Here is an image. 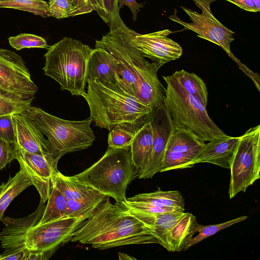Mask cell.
Instances as JSON below:
<instances>
[{
    "mask_svg": "<svg viewBox=\"0 0 260 260\" xmlns=\"http://www.w3.org/2000/svg\"><path fill=\"white\" fill-rule=\"evenodd\" d=\"M71 241L101 250L127 245H161L122 203L112 204L107 196L74 232Z\"/></svg>",
    "mask_w": 260,
    "mask_h": 260,
    "instance_id": "cell-1",
    "label": "cell"
},
{
    "mask_svg": "<svg viewBox=\"0 0 260 260\" xmlns=\"http://www.w3.org/2000/svg\"><path fill=\"white\" fill-rule=\"evenodd\" d=\"M87 91L83 97L95 125L110 131L122 123L148 119L152 109L118 85L99 80L87 79Z\"/></svg>",
    "mask_w": 260,
    "mask_h": 260,
    "instance_id": "cell-2",
    "label": "cell"
},
{
    "mask_svg": "<svg viewBox=\"0 0 260 260\" xmlns=\"http://www.w3.org/2000/svg\"><path fill=\"white\" fill-rule=\"evenodd\" d=\"M93 49L82 42L64 37L50 46L44 55V74L55 80L62 90L83 96L87 81V66Z\"/></svg>",
    "mask_w": 260,
    "mask_h": 260,
    "instance_id": "cell-3",
    "label": "cell"
},
{
    "mask_svg": "<svg viewBox=\"0 0 260 260\" xmlns=\"http://www.w3.org/2000/svg\"><path fill=\"white\" fill-rule=\"evenodd\" d=\"M138 174L130 149L108 147L99 160L73 176L116 202L122 203L126 198L128 185L138 178Z\"/></svg>",
    "mask_w": 260,
    "mask_h": 260,
    "instance_id": "cell-4",
    "label": "cell"
},
{
    "mask_svg": "<svg viewBox=\"0 0 260 260\" xmlns=\"http://www.w3.org/2000/svg\"><path fill=\"white\" fill-rule=\"evenodd\" d=\"M108 25L109 32L96 41L95 48L105 50L114 57L126 90L135 96L141 78L158 69L153 63L147 61L133 44L132 40L137 32L126 26L121 19Z\"/></svg>",
    "mask_w": 260,
    "mask_h": 260,
    "instance_id": "cell-5",
    "label": "cell"
},
{
    "mask_svg": "<svg viewBox=\"0 0 260 260\" xmlns=\"http://www.w3.org/2000/svg\"><path fill=\"white\" fill-rule=\"evenodd\" d=\"M24 113L46 136L51 153L58 159L66 153L88 148L95 139L90 117L81 121L68 120L31 106Z\"/></svg>",
    "mask_w": 260,
    "mask_h": 260,
    "instance_id": "cell-6",
    "label": "cell"
},
{
    "mask_svg": "<svg viewBox=\"0 0 260 260\" xmlns=\"http://www.w3.org/2000/svg\"><path fill=\"white\" fill-rule=\"evenodd\" d=\"M164 103L175 128L188 130L204 142L225 135L210 118L206 106L196 97L167 84Z\"/></svg>",
    "mask_w": 260,
    "mask_h": 260,
    "instance_id": "cell-7",
    "label": "cell"
},
{
    "mask_svg": "<svg viewBox=\"0 0 260 260\" xmlns=\"http://www.w3.org/2000/svg\"><path fill=\"white\" fill-rule=\"evenodd\" d=\"M229 194L230 199L260 178V125L251 127L241 136L232 158Z\"/></svg>",
    "mask_w": 260,
    "mask_h": 260,
    "instance_id": "cell-8",
    "label": "cell"
},
{
    "mask_svg": "<svg viewBox=\"0 0 260 260\" xmlns=\"http://www.w3.org/2000/svg\"><path fill=\"white\" fill-rule=\"evenodd\" d=\"M37 90L21 56L0 48V98L12 102L31 104Z\"/></svg>",
    "mask_w": 260,
    "mask_h": 260,
    "instance_id": "cell-9",
    "label": "cell"
},
{
    "mask_svg": "<svg viewBox=\"0 0 260 260\" xmlns=\"http://www.w3.org/2000/svg\"><path fill=\"white\" fill-rule=\"evenodd\" d=\"M202 11L199 13L190 9L181 6L188 15L191 22H186L177 17L176 13L169 18L183 26L184 29L194 31L198 36L220 46L238 66L241 64L232 53L230 49L231 42L234 40V32L222 24L212 14L210 4L216 0H192Z\"/></svg>",
    "mask_w": 260,
    "mask_h": 260,
    "instance_id": "cell-10",
    "label": "cell"
},
{
    "mask_svg": "<svg viewBox=\"0 0 260 260\" xmlns=\"http://www.w3.org/2000/svg\"><path fill=\"white\" fill-rule=\"evenodd\" d=\"M85 219L64 217L42 224L37 223L28 231L25 247L29 250L54 252L71 241L74 232Z\"/></svg>",
    "mask_w": 260,
    "mask_h": 260,
    "instance_id": "cell-11",
    "label": "cell"
},
{
    "mask_svg": "<svg viewBox=\"0 0 260 260\" xmlns=\"http://www.w3.org/2000/svg\"><path fill=\"white\" fill-rule=\"evenodd\" d=\"M149 120L153 133V145L149 161L139 172V179L151 178L162 168L168 141L175 127L171 115L165 103L152 110Z\"/></svg>",
    "mask_w": 260,
    "mask_h": 260,
    "instance_id": "cell-12",
    "label": "cell"
},
{
    "mask_svg": "<svg viewBox=\"0 0 260 260\" xmlns=\"http://www.w3.org/2000/svg\"><path fill=\"white\" fill-rule=\"evenodd\" d=\"M205 144L190 131L175 128L168 141L160 172L192 168Z\"/></svg>",
    "mask_w": 260,
    "mask_h": 260,
    "instance_id": "cell-13",
    "label": "cell"
},
{
    "mask_svg": "<svg viewBox=\"0 0 260 260\" xmlns=\"http://www.w3.org/2000/svg\"><path fill=\"white\" fill-rule=\"evenodd\" d=\"M15 159L28 173L38 191L41 201L45 203L52 187V180L58 171L59 159L52 154L31 153L15 147Z\"/></svg>",
    "mask_w": 260,
    "mask_h": 260,
    "instance_id": "cell-14",
    "label": "cell"
},
{
    "mask_svg": "<svg viewBox=\"0 0 260 260\" xmlns=\"http://www.w3.org/2000/svg\"><path fill=\"white\" fill-rule=\"evenodd\" d=\"M171 33L167 29L143 35L136 32L132 42L144 57L150 58L159 69L165 63L180 58L182 54L179 44L168 37Z\"/></svg>",
    "mask_w": 260,
    "mask_h": 260,
    "instance_id": "cell-15",
    "label": "cell"
},
{
    "mask_svg": "<svg viewBox=\"0 0 260 260\" xmlns=\"http://www.w3.org/2000/svg\"><path fill=\"white\" fill-rule=\"evenodd\" d=\"M12 119L15 147L31 153L52 154L42 132L24 112L12 114Z\"/></svg>",
    "mask_w": 260,
    "mask_h": 260,
    "instance_id": "cell-16",
    "label": "cell"
},
{
    "mask_svg": "<svg viewBox=\"0 0 260 260\" xmlns=\"http://www.w3.org/2000/svg\"><path fill=\"white\" fill-rule=\"evenodd\" d=\"M45 205L40 201L37 209L29 215L22 218L6 217L2 219L5 225L0 233L1 246L5 249L25 247V240L28 231L41 219Z\"/></svg>",
    "mask_w": 260,
    "mask_h": 260,
    "instance_id": "cell-17",
    "label": "cell"
},
{
    "mask_svg": "<svg viewBox=\"0 0 260 260\" xmlns=\"http://www.w3.org/2000/svg\"><path fill=\"white\" fill-rule=\"evenodd\" d=\"M240 139L226 135L214 139L205 145L194 158L192 164L207 162L229 169Z\"/></svg>",
    "mask_w": 260,
    "mask_h": 260,
    "instance_id": "cell-18",
    "label": "cell"
},
{
    "mask_svg": "<svg viewBox=\"0 0 260 260\" xmlns=\"http://www.w3.org/2000/svg\"><path fill=\"white\" fill-rule=\"evenodd\" d=\"M87 79L116 84L127 92L116 60L109 52L101 48L93 49L89 58Z\"/></svg>",
    "mask_w": 260,
    "mask_h": 260,
    "instance_id": "cell-19",
    "label": "cell"
},
{
    "mask_svg": "<svg viewBox=\"0 0 260 260\" xmlns=\"http://www.w3.org/2000/svg\"><path fill=\"white\" fill-rule=\"evenodd\" d=\"M54 184L67 200L87 202L101 201L107 196L73 176H66L58 171L52 180Z\"/></svg>",
    "mask_w": 260,
    "mask_h": 260,
    "instance_id": "cell-20",
    "label": "cell"
},
{
    "mask_svg": "<svg viewBox=\"0 0 260 260\" xmlns=\"http://www.w3.org/2000/svg\"><path fill=\"white\" fill-rule=\"evenodd\" d=\"M163 78L167 84L196 97L205 106H207L208 92L206 84L194 73L182 70L176 71L170 76H163Z\"/></svg>",
    "mask_w": 260,
    "mask_h": 260,
    "instance_id": "cell-21",
    "label": "cell"
},
{
    "mask_svg": "<svg viewBox=\"0 0 260 260\" xmlns=\"http://www.w3.org/2000/svg\"><path fill=\"white\" fill-rule=\"evenodd\" d=\"M129 212L149 228L164 247L171 229L184 213L183 211L157 214Z\"/></svg>",
    "mask_w": 260,
    "mask_h": 260,
    "instance_id": "cell-22",
    "label": "cell"
},
{
    "mask_svg": "<svg viewBox=\"0 0 260 260\" xmlns=\"http://www.w3.org/2000/svg\"><path fill=\"white\" fill-rule=\"evenodd\" d=\"M153 145V133L148 120L135 135L131 145L130 152L134 165L138 171H142L150 157Z\"/></svg>",
    "mask_w": 260,
    "mask_h": 260,
    "instance_id": "cell-23",
    "label": "cell"
},
{
    "mask_svg": "<svg viewBox=\"0 0 260 260\" xmlns=\"http://www.w3.org/2000/svg\"><path fill=\"white\" fill-rule=\"evenodd\" d=\"M197 223L194 215L184 213L167 235L164 248L172 252L183 250L189 240L194 236Z\"/></svg>",
    "mask_w": 260,
    "mask_h": 260,
    "instance_id": "cell-24",
    "label": "cell"
},
{
    "mask_svg": "<svg viewBox=\"0 0 260 260\" xmlns=\"http://www.w3.org/2000/svg\"><path fill=\"white\" fill-rule=\"evenodd\" d=\"M20 166V170L14 177H10L6 182L0 185V220L4 213L13 199L25 188L31 185L32 182L26 170Z\"/></svg>",
    "mask_w": 260,
    "mask_h": 260,
    "instance_id": "cell-25",
    "label": "cell"
},
{
    "mask_svg": "<svg viewBox=\"0 0 260 260\" xmlns=\"http://www.w3.org/2000/svg\"><path fill=\"white\" fill-rule=\"evenodd\" d=\"M125 201L151 204L161 207L180 209L184 211V201L181 194L177 190H158L144 193L126 198Z\"/></svg>",
    "mask_w": 260,
    "mask_h": 260,
    "instance_id": "cell-26",
    "label": "cell"
},
{
    "mask_svg": "<svg viewBox=\"0 0 260 260\" xmlns=\"http://www.w3.org/2000/svg\"><path fill=\"white\" fill-rule=\"evenodd\" d=\"M145 122L146 121L122 123L116 125L109 131L108 147L130 149L135 135Z\"/></svg>",
    "mask_w": 260,
    "mask_h": 260,
    "instance_id": "cell-27",
    "label": "cell"
},
{
    "mask_svg": "<svg viewBox=\"0 0 260 260\" xmlns=\"http://www.w3.org/2000/svg\"><path fill=\"white\" fill-rule=\"evenodd\" d=\"M48 202L38 224L50 222L65 217L67 200L52 184Z\"/></svg>",
    "mask_w": 260,
    "mask_h": 260,
    "instance_id": "cell-28",
    "label": "cell"
},
{
    "mask_svg": "<svg viewBox=\"0 0 260 260\" xmlns=\"http://www.w3.org/2000/svg\"><path fill=\"white\" fill-rule=\"evenodd\" d=\"M0 8L22 10L44 18L50 16L48 3L43 0H0Z\"/></svg>",
    "mask_w": 260,
    "mask_h": 260,
    "instance_id": "cell-29",
    "label": "cell"
},
{
    "mask_svg": "<svg viewBox=\"0 0 260 260\" xmlns=\"http://www.w3.org/2000/svg\"><path fill=\"white\" fill-rule=\"evenodd\" d=\"M247 218V216H243L223 223L208 225H203L197 223L194 228V232L195 233H198V234L196 236H193L189 240L183 250H186L203 240L231 225L244 220Z\"/></svg>",
    "mask_w": 260,
    "mask_h": 260,
    "instance_id": "cell-30",
    "label": "cell"
},
{
    "mask_svg": "<svg viewBox=\"0 0 260 260\" xmlns=\"http://www.w3.org/2000/svg\"><path fill=\"white\" fill-rule=\"evenodd\" d=\"M11 46L16 50L24 48H39L48 49L50 47L45 39L34 34H20L8 39Z\"/></svg>",
    "mask_w": 260,
    "mask_h": 260,
    "instance_id": "cell-31",
    "label": "cell"
},
{
    "mask_svg": "<svg viewBox=\"0 0 260 260\" xmlns=\"http://www.w3.org/2000/svg\"><path fill=\"white\" fill-rule=\"evenodd\" d=\"M101 201L67 200L65 217L81 218L85 220Z\"/></svg>",
    "mask_w": 260,
    "mask_h": 260,
    "instance_id": "cell-32",
    "label": "cell"
},
{
    "mask_svg": "<svg viewBox=\"0 0 260 260\" xmlns=\"http://www.w3.org/2000/svg\"><path fill=\"white\" fill-rule=\"evenodd\" d=\"M96 11L108 25L121 19L119 13L117 0H99Z\"/></svg>",
    "mask_w": 260,
    "mask_h": 260,
    "instance_id": "cell-33",
    "label": "cell"
},
{
    "mask_svg": "<svg viewBox=\"0 0 260 260\" xmlns=\"http://www.w3.org/2000/svg\"><path fill=\"white\" fill-rule=\"evenodd\" d=\"M48 5L50 16L57 19L69 17L71 0H50Z\"/></svg>",
    "mask_w": 260,
    "mask_h": 260,
    "instance_id": "cell-34",
    "label": "cell"
},
{
    "mask_svg": "<svg viewBox=\"0 0 260 260\" xmlns=\"http://www.w3.org/2000/svg\"><path fill=\"white\" fill-rule=\"evenodd\" d=\"M15 159V145L11 141L0 137V170Z\"/></svg>",
    "mask_w": 260,
    "mask_h": 260,
    "instance_id": "cell-35",
    "label": "cell"
},
{
    "mask_svg": "<svg viewBox=\"0 0 260 260\" xmlns=\"http://www.w3.org/2000/svg\"><path fill=\"white\" fill-rule=\"evenodd\" d=\"M95 10L94 0H71L69 17L89 13Z\"/></svg>",
    "mask_w": 260,
    "mask_h": 260,
    "instance_id": "cell-36",
    "label": "cell"
},
{
    "mask_svg": "<svg viewBox=\"0 0 260 260\" xmlns=\"http://www.w3.org/2000/svg\"><path fill=\"white\" fill-rule=\"evenodd\" d=\"M30 106L29 104L12 102L0 98V117L23 113Z\"/></svg>",
    "mask_w": 260,
    "mask_h": 260,
    "instance_id": "cell-37",
    "label": "cell"
},
{
    "mask_svg": "<svg viewBox=\"0 0 260 260\" xmlns=\"http://www.w3.org/2000/svg\"><path fill=\"white\" fill-rule=\"evenodd\" d=\"M0 137L14 143L12 115L0 117Z\"/></svg>",
    "mask_w": 260,
    "mask_h": 260,
    "instance_id": "cell-38",
    "label": "cell"
},
{
    "mask_svg": "<svg viewBox=\"0 0 260 260\" xmlns=\"http://www.w3.org/2000/svg\"><path fill=\"white\" fill-rule=\"evenodd\" d=\"M28 250L26 248L5 249L0 254V260H26Z\"/></svg>",
    "mask_w": 260,
    "mask_h": 260,
    "instance_id": "cell-39",
    "label": "cell"
},
{
    "mask_svg": "<svg viewBox=\"0 0 260 260\" xmlns=\"http://www.w3.org/2000/svg\"><path fill=\"white\" fill-rule=\"evenodd\" d=\"M237 6L240 8L249 12H257L260 11V0H225Z\"/></svg>",
    "mask_w": 260,
    "mask_h": 260,
    "instance_id": "cell-40",
    "label": "cell"
},
{
    "mask_svg": "<svg viewBox=\"0 0 260 260\" xmlns=\"http://www.w3.org/2000/svg\"><path fill=\"white\" fill-rule=\"evenodd\" d=\"M117 4L119 11L124 6L130 9L134 21H136L138 13L140 11V9L143 7V5L138 3L136 0H117Z\"/></svg>",
    "mask_w": 260,
    "mask_h": 260,
    "instance_id": "cell-41",
    "label": "cell"
},
{
    "mask_svg": "<svg viewBox=\"0 0 260 260\" xmlns=\"http://www.w3.org/2000/svg\"><path fill=\"white\" fill-rule=\"evenodd\" d=\"M54 252L52 251H41L29 250L26 260H46L50 258Z\"/></svg>",
    "mask_w": 260,
    "mask_h": 260,
    "instance_id": "cell-42",
    "label": "cell"
},
{
    "mask_svg": "<svg viewBox=\"0 0 260 260\" xmlns=\"http://www.w3.org/2000/svg\"><path fill=\"white\" fill-rule=\"evenodd\" d=\"M118 257L119 259L120 260H125V259H128V260H133V259H136V258L131 256L127 254L122 253V252H119L118 253Z\"/></svg>",
    "mask_w": 260,
    "mask_h": 260,
    "instance_id": "cell-43",
    "label": "cell"
},
{
    "mask_svg": "<svg viewBox=\"0 0 260 260\" xmlns=\"http://www.w3.org/2000/svg\"><path fill=\"white\" fill-rule=\"evenodd\" d=\"M98 1L99 0H95V6H96V8H97V5H98ZM96 10H95V11H96Z\"/></svg>",
    "mask_w": 260,
    "mask_h": 260,
    "instance_id": "cell-44",
    "label": "cell"
},
{
    "mask_svg": "<svg viewBox=\"0 0 260 260\" xmlns=\"http://www.w3.org/2000/svg\"><path fill=\"white\" fill-rule=\"evenodd\" d=\"M94 3H95V0H94ZM95 7H96V6H95Z\"/></svg>",
    "mask_w": 260,
    "mask_h": 260,
    "instance_id": "cell-45",
    "label": "cell"
},
{
    "mask_svg": "<svg viewBox=\"0 0 260 260\" xmlns=\"http://www.w3.org/2000/svg\"><path fill=\"white\" fill-rule=\"evenodd\" d=\"M40 1H42V0H40ZM44 1V0H43ZM48 1H50V0H48Z\"/></svg>",
    "mask_w": 260,
    "mask_h": 260,
    "instance_id": "cell-46",
    "label": "cell"
}]
</instances>
